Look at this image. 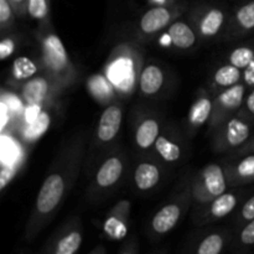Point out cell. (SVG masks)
<instances>
[{"label": "cell", "instance_id": "obj_1", "mask_svg": "<svg viewBox=\"0 0 254 254\" xmlns=\"http://www.w3.org/2000/svg\"><path fill=\"white\" fill-rule=\"evenodd\" d=\"M68 181L62 171H54L46 176L37 193L35 210L25 231V237L27 241L34 240L37 233L51 221L55 211L59 208L66 193Z\"/></svg>", "mask_w": 254, "mask_h": 254}, {"label": "cell", "instance_id": "obj_2", "mask_svg": "<svg viewBox=\"0 0 254 254\" xmlns=\"http://www.w3.org/2000/svg\"><path fill=\"white\" fill-rule=\"evenodd\" d=\"M83 233L81 223L71 222L55 235L45 248L44 254H77L82 246Z\"/></svg>", "mask_w": 254, "mask_h": 254}, {"label": "cell", "instance_id": "obj_3", "mask_svg": "<svg viewBox=\"0 0 254 254\" xmlns=\"http://www.w3.org/2000/svg\"><path fill=\"white\" fill-rule=\"evenodd\" d=\"M42 54L47 69L54 76L68 71L69 60L64 42L57 35L49 34L42 40Z\"/></svg>", "mask_w": 254, "mask_h": 254}, {"label": "cell", "instance_id": "obj_4", "mask_svg": "<svg viewBox=\"0 0 254 254\" xmlns=\"http://www.w3.org/2000/svg\"><path fill=\"white\" fill-rule=\"evenodd\" d=\"M181 6L176 4L156 5L148 11L144 12L141 16L139 27L143 32L150 35L160 31L168 26L176 16L181 12Z\"/></svg>", "mask_w": 254, "mask_h": 254}, {"label": "cell", "instance_id": "obj_5", "mask_svg": "<svg viewBox=\"0 0 254 254\" xmlns=\"http://www.w3.org/2000/svg\"><path fill=\"white\" fill-rule=\"evenodd\" d=\"M246 88L247 86L245 83H237L230 88L223 89V92L218 94L216 101L213 102V123L222 121L228 114L238 111L242 107L245 102Z\"/></svg>", "mask_w": 254, "mask_h": 254}, {"label": "cell", "instance_id": "obj_6", "mask_svg": "<svg viewBox=\"0 0 254 254\" xmlns=\"http://www.w3.org/2000/svg\"><path fill=\"white\" fill-rule=\"evenodd\" d=\"M184 207L179 202L166 203L154 215L150 222V235L154 238H160L168 235L176 227L183 217Z\"/></svg>", "mask_w": 254, "mask_h": 254}, {"label": "cell", "instance_id": "obj_7", "mask_svg": "<svg viewBox=\"0 0 254 254\" xmlns=\"http://www.w3.org/2000/svg\"><path fill=\"white\" fill-rule=\"evenodd\" d=\"M228 242V232L221 230L210 231L193 240L185 254H222Z\"/></svg>", "mask_w": 254, "mask_h": 254}, {"label": "cell", "instance_id": "obj_8", "mask_svg": "<svg viewBox=\"0 0 254 254\" xmlns=\"http://www.w3.org/2000/svg\"><path fill=\"white\" fill-rule=\"evenodd\" d=\"M252 135V126L246 119L231 118L226 122L222 131V145L226 148H240L247 143Z\"/></svg>", "mask_w": 254, "mask_h": 254}, {"label": "cell", "instance_id": "obj_9", "mask_svg": "<svg viewBox=\"0 0 254 254\" xmlns=\"http://www.w3.org/2000/svg\"><path fill=\"white\" fill-rule=\"evenodd\" d=\"M200 11L196 9L198 30L206 37H212L220 32L226 20V12L220 6L202 5Z\"/></svg>", "mask_w": 254, "mask_h": 254}, {"label": "cell", "instance_id": "obj_10", "mask_svg": "<svg viewBox=\"0 0 254 254\" xmlns=\"http://www.w3.org/2000/svg\"><path fill=\"white\" fill-rule=\"evenodd\" d=\"M122 119H123V112H122L121 106L112 104V106L107 107L99 118L97 138L102 143H109L111 140H113L121 129Z\"/></svg>", "mask_w": 254, "mask_h": 254}, {"label": "cell", "instance_id": "obj_11", "mask_svg": "<svg viewBox=\"0 0 254 254\" xmlns=\"http://www.w3.org/2000/svg\"><path fill=\"white\" fill-rule=\"evenodd\" d=\"M52 83L47 77H34L26 81L22 87V99L29 106H40L50 98Z\"/></svg>", "mask_w": 254, "mask_h": 254}, {"label": "cell", "instance_id": "obj_12", "mask_svg": "<svg viewBox=\"0 0 254 254\" xmlns=\"http://www.w3.org/2000/svg\"><path fill=\"white\" fill-rule=\"evenodd\" d=\"M203 191L208 198H216L226 192L227 181L222 168L218 164H208L202 170Z\"/></svg>", "mask_w": 254, "mask_h": 254}, {"label": "cell", "instance_id": "obj_13", "mask_svg": "<svg viewBox=\"0 0 254 254\" xmlns=\"http://www.w3.org/2000/svg\"><path fill=\"white\" fill-rule=\"evenodd\" d=\"M237 203L238 198L235 193H222V195L218 196V197L213 198L207 212L200 217V222L207 223L221 220V218H225L226 216H228L233 210H235Z\"/></svg>", "mask_w": 254, "mask_h": 254}, {"label": "cell", "instance_id": "obj_14", "mask_svg": "<svg viewBox=\"0 0 254 254\" xmlns=\"http://www.w3.org/2000/svg\"><path fill=\"white\" fill-rule=\"evenodd\" d=\"M123 161L119 156H111L101 165L97 171L96 183L97 186L102 189H108L116 185L123 174Z\"/></svg>", "mask_w": 254, "mask_h": 254}, {"label": "cell", "instance_id": "obj_15", "mask_svg": "<svg viewBox=\"0 0 254 254\" xmlns=\"http://www.w3.org/2000/svg\"><path fill=\"white\" fill-rule=\"evenodd\" d=\"M164 84L163 69L156 64H146L140 73L139 87L145 96H154L161 89Z\"/></svg>", "mask_w": 254, "mask_h": 254}, {"label": "cell", "instance_id": "obj_16", "mask_svg": "<svg viewBox=\"0 0 254 254\" xmlns=\"http://www.w3.org/2000/svg\"><path fill=\"white\" fill-rule=\"evenodd\" d=\"M160 170L153 163H140L134 171V181L140 191H149L160 181Z\"/></svg>", "mask_w": 254, "mask_h": 254}, {"label": "cell", "instance_id": "obj_17", "mask_svg": "<svg viewBox=\"0 0 254 254\" xmlns=\"http://www.w3.org/2000/svg\"><path fill=\"white\" fill-rule=\"evenodd\" d=\"M169 37L174 46L179 49H190L196 44V34L185 21H175L169 26Z\"/></svg>", "mask_w": 254, "mask_h": 254}, {"label": "cell", "instance_id": "obj_18", "mask_svg": "<svg viewBox=\"0 0 254 254\" xmlns=\"http://www.w3.org/2000/svg\"><path fill=\"white\" fill-rule=\"evenodd\" d=\"M159 138V123L154 118H146L138 126L135 143L140 149H149Z\"/></svg>", "mask_w": 254, "mask_h": 254}, {"label": "cell", "instance_id": "obj_19", "mask_svg": "<svg viewBox=\"0 0 254 254\" xmlns=\"http://www.w3.org/2000/svg\"><path fill=\"white\" fill-rule=\"evenodd\" d=\"M213 102L210 97H201L191 107L189 112V123L191 127H201L212 117Z\"/></svg>", "mask_w": 254, "mask_h": 254}, {"label": "cell", "instance_id": "obj_20", "mask_svg": "<svg viewBox=\"0 0 254 254\" xmlns=\"http://www.w3.org/2000/svg\"><path fill=\"white\" fill-rule=\"evenodd\" d=\"M241 79H243L242 69L237 68L231 64L220 67L213 76V82L216 86L225 89L241 83Z\"/></svg>", "mask_w": 254, "mask_h": 254}, {"label": "cell", "instance_id": "obj_21", "mask_svg": "<svg viewBox=\"0 0 254 254\" xmlns=\"http://www.w3.org/2000/svg\"><path fill=\"white\" fill-rule=\"evenodd\" d=\"M50 123H51V118H50V114L47 112L42 111L32 119L31 122H29L27 127L24 130V138L27 141H35L39 138H41L45 134V131L49 129Z\"/></svg>", "mask_w": 254, "mask_h": 254}, {"label": "cell", "instance_id": "obj_22", "mask_svg": "<svg viewBox=\"0 0 254 254\" xmlns=\"http://www.w3.org/2000/svg\"><path fill=\"white\" fill-rule=\"evenodd\" d=\"M233 21L242 31L254 29V0H247L237 7L233 15Z\"/></svg>", "mask_w": 254, "mask_h": 254}, {"label": "cell", "instance_id": "obj_23", "mask_svg": "<svg viewBox=\"0 0 254 254\" xmlns=\"http://www.w3.org/2000/svg\"><path fill=\"white\" fill-rule=\"evenodd\" d=\"M155 150L161 158L168 163H174L178 161L181 156V148L179 144L174 143L173 140L168 139L166 136H159L158 140L154 144Z\"/></svg>", "mask_w": 254, "mask_h": 254}, {"label": "cell", "instance_id": "obj_24", "mask_svg": "<svg viewBox=\"0 0 254 254\" xmlns=\"http://www.w3.org/2000/svg\"><path fill=\"white\" fill-rule=\"evenodd\" d=\"M37 73V66L26 56L17 57L12 64V76L17 81H29Z\"/></svg>", "mask_w": 254, "mask_h": 254}, {"label": "cell", "instance_id": "obj_25", "mask_svg": "<svg viewBox=\"0 0 254 254\" xmlns=\"http://www.w3.org/2000/svg\"><path fill=\"white\" fill-rule=\"evenodd\" d=\"M253 59L254 49L251 46L237 47V49H235L231 52L230 57H228L230 64L240 69H245L246 67L250 66V64L253 61Z\"/></svg>", "mask_w": 254, "mask_h": 254}, {"label": "cell", "instance_id": "obj_26", "mask_svg": "<svg viewBox=\"0 0 254 254\" xmlns=\"http://www.w3.org/2000/svg\"><path fill=\"white\" fill-rule=\"evenodd\" d=\"M233 178L238 181H254V155H248L233 169Z\"/></svg>", "mask_w": 254, "mask_h": 254}, {"label": "cell", "instance_id": "obj_27", "mask_svg": "<svg viewBox=\"0 0 254 254\" xmlns=\"http://www.w3.org/2000/svg\"><path fill=\"white\" fill-rule=\"evenodd\" d=\"M27 14L37 21H46L50 14V0H27Z\"/></svg>", "mask_w": 254, "mask_h": 254}, {"label": "cell", "instance_id": "obj_28", "mask_svg": "<svg viewBox=\"0 0 254 254\" xmlns=\"http://www.w3.org/2000/svg\"><path fill=\"white\" fill-rule=\"evenodd\" d=\"M236 246L240 250H248L254 246V218L242 226L236 238Z\"/></svg>", "mask_w": 254, "mask_h": 254}, {"label": "cell", "instance_id": "obj_29", "mask_svg": "<svg viewBox=\"0 0 254 254\" xmlns=\"http://www.w3.org/2000/svg\"><path fill=\"white\" fill-rule=\"evenodd\" d=\"M14 9L9 0H0V25L2 29H6L14 20Z\"/></svg>", "mask_w": 254, "mask_h": 254}, {"label": "cell", "instance_id": "obj_30", "mask_svg": "<svg viewBox=\"0 0 254 254\" xmlns=\"http://www.w3.org/2000/svg\"><path fill=\"white\" fill-rule=\"evenodd\" d=\"M254 218V196L250 198L248 201H246V203L243 205L242 210L240 213V226H243L245 223H247L248 221L253 220Z\"/></svg>", "mask_w": 254, "mask_h": 254}, {"label": "cell", "instance_id": "obj_31", "mask_svg": "<svg viewBox=\"0 0 254 254\" xmlns=\"http://www.w3.org/2000/svg\"><path fill=\"white\" fill-rule=\"evenodd\" d=\"M16 174V168L14 165H2L1 171H0V190H4L10 181L14 179Z\"/></svg>", "mask_w": 254, "mask_h": 254}, {"label": "cell", "instance_id": "obj_32", "mask_svg": "<svg viewBox=\"0 0 254 254\" xmlns=\"http://www.w3.org/2000/svg\"><path fill=\"white\" fill-rule=\"evenodd\" d=\"M14 40L10 39V37H5V39L0 42V57H1V60L7 59V57L14 52Z\"/></svg>", "mask_w": 254, "mask_h": 254}, {"label": "cell", "instance_id": "obj_33", "mask_svg": "<svg viewBox=\"0 0 254 254\" xmlns=\"http://www.w3.org/2000/svg\"><path fill=\"white\" fill-rule=\"evenodd\" d=\"M9 122H10L9 106H7L6 102L2 99V101L0 102V129H1V131H4V129L6 128Z\"/></svg>", "mask_w": 254, "mask_h": 254}, {"label": "cell", "instance_id": "obj_34", "mask_svg": "<svg viewBox=\"0 0 254 254\" xmlns=\"http://www.w3.org/2000/svg\"><path fill=\"white\" fill-rule=\"evenodd\" d=\"M243 83L247 87H253L254 88V59L250 64V66L243 69Z\"/></svg>", "mask_w": 254, "mask_h": 254}, {"label": "cell", "instance_id": "obj_35", "mask_svg": "<svg viewBox=\"0 0 254 254\" xmlns=\"http://www.w3.org/2000/svg\"><path fill=\"white\" fill-rule=\"evenodd\" d=\"M9 2L19 16H24L27 12V0H9Z\"/></svg>", "mask_w": 254, "mask_h": 254}, {"label": "cell", "instance_id": "obj_36", "mask_svg": "<svg viewBox=\"0 0 254 254\" xmlns=\"http://www.w3.org/2000/svg\"><path fill=\"white\" fill-rule=\"evenodd\" d=\"M138 243H136L135 240H130L127 245H124V247L122 248L119 254H138Z\"/></svg>", "mask_w": 254, "mask_h": 254}, {"label": "cell", "instance_id": "obj_37", "mask_svg": "<svg viewBox=\"0 0 254 254\" xmlns=\"http://www.w3.org/2000/svg\"><path fill=\"white\" fill-rule=\"evenodd\" d=\"M245 108L246 111H247V113L250 114L252 118H254V88L251 91V93L246 97Z\"/></svg>", "mask_w": 254, "mask_h": 254}, {"label": "cell", "instance_id": "obj_38", "mask_svg": "<svg viewBox=\"0 0 254 254\" xmlns=\"http://www.w3.org/2000/svg\"><path fill=\"white\" fill-rule=\"evenodd\" d=\"M89 254H107V252H106V248H104L103 246H97V247L94 248V250Z\"/></svg>", "mask_w": 254, "mask_h": 254}, {"label": "cell", "instance_id": "obj_39", "mask_svg": "<svg viewBox=\"0 0 254 254\" xmlns=\"http://www.w3.org/2000/svg\"><path fill=\"white\" fill-rule=\"evenodd\" d=\"M235 254H250V252H248V250H240V252H237Z\"/></svg>", "mask_w": 254, "mask_h": 254}, {"label": "cell", "instance_id": "obj_40", "mask_svg": "<svg viewBox=\"0 0 254 254\" xmlns=\"http://www.w3.org/2000/svg\"><path fill=\"white\" fill-rule=\"evenodd\" d=\"M155 1H159V5H165L166 0H155Z\"/></svg>", "mask_w": 254, "mask_h": 254}, {"label": "cell", "instance_id": "obj_41", "mask_svg": "<svg viewBox=\"0 0 254 254\" xmlns=\"http://www.w3.org/2000/svg\"><path fill=\"white\" fill-rule=\"evenodd\" d=\"M160 254H165V253H160Z\"/></svg>", "mask_w": 254, "mask_h": 254}, {"label": "cell", "instance_id": "obj_42", "mask_svg": "<svg viewBox=\"0 0 254 254\" xmlns=\"http://www.w3.org/2000/svg\"><path fill=\"white\" fill-rule=\"evenodd\" d=\"M253 254H254V253H253Z\"/></svg>", "mask_w": 254, "mask_h": 254}]
</instances>
